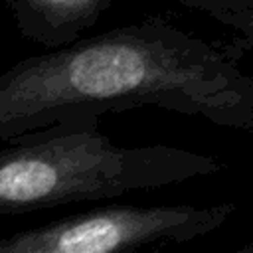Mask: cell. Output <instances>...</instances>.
Masks as SVG:
<instances>
[{"instance_id": "6da1fadb", "label": "cell", "mask_w": 253, "mask_h": 253, "mask_svg": "<svg viewBox=\"0 0 253 253\" xmlns=\"http://www.w3.org/2000/svg\"><path fill=\"white\" fill-rule=\"evenodd\" d=\"M241 55L233 42L192 36L162 16L79 38L0 75V140L148 105L253 134V77Z\"/></svg>"}, {"instance_id": "7a4b0ae2", "label": "cell", "mask_w": 253, "mask_h": 253, "mask_svg": "<svg viewBox=\"0 0 253 253\" xmlns=\"http://www.w3.org/2000/svg\"><path fill=\"white\" fill-rule=\"evenodd\" d=\"M0 148V215L119 198L225 168L215 156L170 144L121 146L99 125H53Z\"/></svg>"}, {"instance_id": "3957f363", "label": "cell", "mask_w": 253, "mask_h": 253, "mask_svg": "<svg viewBox=\"0 0 253 253\" xmlns=\"http://www.w3.org/2000/svg\"><path fill=\"white\" fill-rule=\"evenodd\" d=\"M235 202L211 206L113 204L0 237V253H142L219 229Z\"/></svg>"}, {"instance_id": "277c9868", "label": "cell", "mask_w": 253, "mask_h": 253, "mask_svg": "<svg viewBox=\"0 0 253 253\" xmlns=\"http://www.w3.org/2000/svg\"><path fill=\"white\" fill-rule=\"evenodd\" d=\"M6 4L26 40L57 49L93 28L113 0H6Z\"/></svg>"}, {"instance_id": "5b68a950", "label": "cell", "mask_w": 253, "mask_h": 253, "mask_svg": "<svg viewBox=\"0 0 253 253\" xmlns=\"http://www.w3.org/2000/svg\"><path fill=\"white\" fill-rule=\"evenodd\" d=\"M174 2L192 10H200L217 22H223L225 18L239 12L253 10V0H174Z\"/></svg>"}, {"instance_id": "8992f818", "label": "cell", "mask_w": 253, "mask_h": 253, "mask_svg": "<svg viewBox=\"0 0 253 253\" xmlns=\"http://www.w3.org/2000/svg\"><path fill=\"white\" fill-rule=\"evenodd\" d=\"M221 24L229 26L231 30H235V40L233 43L245 53L247 49H253V10L247 12H239L233 14L229 18H225Z\"/></svg>"}, {"instance_id": "52a82bcc", "label": "cell", "mask_w": 253, "mask_h": 253, "mask_svg": "<svg viewBox=\"0 0 253 253\" xmlns=\"http://www.w3.org/2000/svg\"><path fill=\"white\" fill-rule=\"evenodd\" d=\"M233 253H253V243H247V245L239 247V249H237V251H233Z\"/></svg>"}]
</instances>
